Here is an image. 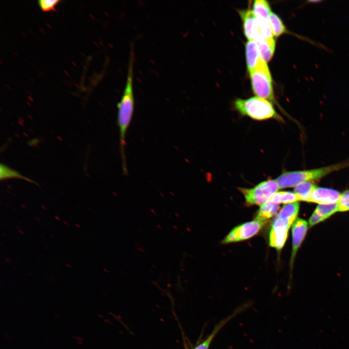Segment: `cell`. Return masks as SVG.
<instances>
[{"label":"cell","instance_id":"1","mask_svg":"<svg viewBox=\"0 0 349 349\" xmlns=\"http://www.w3.org/2000/svg\"><path fill=\"white\" fill-rule=\"evenodd\" d=\"M128 60L126 84L120 101L117 104V122L119 129L120 149L122 169L125 174H127L125 155L126 138L131 123L134 110V96L133 86L134 53L133 47Z\"/></svg>","mask_w":349,"mask_h":349},{"label":"cell","instance_id":"2","mask_svg":"<svg viewBox=\"0 0 349 349\" xmlns=\"http://www.w3.org/2000/svg\"><path fill=\"white\" fill-rule=\"evenodd\" d=\"M347 167H349V160L317 169L286 172L275 180L279 189L295 187L301 182L318 180L334 171Z\"/></svg>","mask_w":349,"mask_h":349},{"label":"cell","instance_id":"3","mask_svg":"<svg viewBox=\"0 0 349 349\" xmlns=\"http://www.w3.org/2000/svg\"><path fill=\"white\" fill-rule=\"evenodd\" d=\"M234 106L242 115L258 121L275 119L283 121V118L277 113L270 101L254 96L247 99H237Z\"/></svg>","mask_w":349,"mask_h":349},{"label":"cell","instance_id":"4","mask_svg":"<svg viewBox=\"0 0 349 349\" xmlns=\"http://www.w3.org/2000/svg\"><path fill=\"white\" fill-rule=\"evenodd\" d=\"M252 90L256 96L275 102L272 79L267 63L260 58L250 73Z\"/></svg>","mask_w":349,"mask_h":349},{"label":"cell","instance_id":"5","mask_svg":"<svg viewBox=\"0 0 349 349\" xmlns=\"http://www.w3.org/2000/svg\"><path fill=\"white\" fill-rule=\"evenodd\" d=\"M279 189L275 180L269 179L252 188H238L248 205L261 206L267 202Z\"/></svg>","mask_w":349,"mask_h":349},{"label":"cell","instance_id":"6","mask_svg":"<svg viewBox=\"0 0 349 349\" xmlns=\"http://www.w3.org/2000/svg\"><path fill=\"white\" fill-rule=\"evenodd\" d=\"M265 224V221L254 220L233 228L222 241L227 244L244 240L257 234Z\"/></svg>","mask_w":349,"mask_h":349},{"label":"cell","instance_id":"7","mask_svg":"<svg viewBox=\"0 0 349 349\" xmlns=\"http://www.w3.org/2000/svg\"><path fill=\"white\" fill-rule=\"evenodd\" d=\"M292 224L288 220L276 215L270 233V246L280 250L286 242L289 228Z\"/></svg>","mask_w":349,"mask_h":349},{"label":"cell","instance_id":"8","mask_svg":"<svg viewBox=\"0 0 349 349\" xmlns=\"http://www.w3.org/2000/svg\"><path fill=\"white\" fill-rule=\"evenodd\" d=\"M340 194L339 191L335 190L317 187L312 192L308 202L319 205L336 203L338 202Z\"/></svg>","mask_w":349,"mask_h":349},{"label":"cell","instance_id":"9","mask_svg":"<svg viewBox=\"0 0 349 349\" xmlns=\"http://www.w3.org/2000/svg\"><path fill=\"white\" fill-rule=\"evenodd\" d=\"M307 222L305 220L298 218L292 224V250L291 258V265L293 264V260L298 248L301 244L307 230Z\"/></svg>","mask_w":349,"mask_h":349},{"label":"cell","instance_id":"10","mask_svg":"<svg viewBox=\"0 0 349 349\" xmlns=\"http://www.w3.org/2000/svg\"><path fill=\"white\" fill-rule=\"evenodd\" d=\"M243 22L244 32L249 40L256 39L258 19L252 10L248 9L239 11Z\"/></svg>","mask_w":349,"mask_h":349},{"label":"cell","instance_id":"11","mask_svg":"<svg viewBox=\"0 0 349 349\" xmlns=\"http://www.w3.org/2000/svg\"><path fill=\"white\" fill-rule=\"evenodd\" d=\"M250 305L248 303H247L237 308L233 313L226 318L223 319L217 325H216L213 331L207 337V338H206L201 344L195 347L193 349H208L213 339L219 331L223 327V326L238 314L242 312L245 310L248 309Z\"/></svg>","mask_w":349,"mask_h":349},{"label":"cell","instance_id":"12","mask_svg":"<svg viewBox=\"0 0 349 349\" xmlns=\"http://www.w3.org/2000/svg\"><path fill=\"white\" fill-rule=\"evenodd\" d=\"M245 54L247 69L250 73L256 66L260 54L256 40H249L245 45Z\"/></svg>","mask_w":349,"mask_h":349},{"label":"cell","instance_id":"13","mask_svg":"<svg viewBox=\"0 0 349 349\" xmlns=\"http://www.w3.org/2000/svg\"><path fill=\"white\" fill-rule=\"evenodd\" d=\"M256 41L261 59L266 63L270 61L275 51V40L272 37L265 40H256Z\"/></svg>","mask_w":349,"mask_h":349},{"label":"cell","instance_id":"14","mask_svg":"<svg viewBox=\"0 0 349 349\" xmlns=\"http://www.w3.org/2000/svg\"><path fill=\"white\" fill-rule=\"evenodd\" d=\"M279 209V204L270 201H268L260 206L257 211L255 220L259 221H266L275 215Z\"/></svg>","mask_w":349,"mask_h":349},{"label":"cell","instance_id":"15","mask_svg":"<svg viewBox=\"0 0 349 349\" xmlns=\"http://www.w3.org/2000/svg\"><path fill=\"white\" fill-rule=\"evenodd\" d=\"M317 187L310 181L303 182L294 187V192L298 195L300 201L308 202L312 192Z\"/></svg>","mask_w":349,"mask_h":349},{"label":"cell","instance_id":"16","mask_svg":"<svg viewBox=\"0 0 349 349\" xmlns=\"http://www.w3.org/2000/svg\"><path fill=\"white\" fill-rule=\"evenodd\" d=\"M299 201H300L299 197L294 192L286 191H277L269 200V201L279 205L288 204Z\"/></svg>","mask_w":349,"mask_h":349},{"label":"cell","instance_id":"17","mask_svg":"<svg viewBox=\"0 0 349 349\" xmlns=\"http://www.w3.org/2000/svg\"><path fill=\"white\" fill-rule=\"evenodd\" d=\"M299 203L286 204L280 209L277 215L288 220L292 224L296 221L299 210Z\"/></svg>","mask_w":349,"mask_h":349},{"label":"cell","instance_id":"18","mask_svg":"<svg viewBox=\"0 0 349 349\" xmlns=\"http://www.w3.org/2000/svg\"><path fill=\"white\" fill-rule=\"evenodd\" d=\"M252 10L257 17L269 20L271 10L268 2L264 0H254L252 6Z\"/></svg>","mask_w":349,"mask_h":349},{"label":"cell","instance_id":"19","mask_svg":"<svg viewBox=\"0 0 349 349\" xmlns=\"http://www.w3.org/2000/svg\"><path fill=\"white\" fill-rule=\"evenodd\" d=\"M269 22L272 34L275 36L278 37L284 33H288L283 21L276 14L271 13L269 18Z\"/></svg>","mask_w":349,"mask_h":349},{"label":"cell","instance_id":"20","mask_svg":"<svg viewBox=\"0 0 349 349\" xmlns=\"http://www.w3.org/2000/svg\"><path fill=\"white\" fill-rule=\"evenodd\" d=\"M0 179L5 180L6 179L16 178L23 179L28 182L33 183L34 182L30 178L21 175L17 171L13 170L4 164H1L0 166Z\"/></svg>","mask_w":349,"mask_h":349},{"label":"cell","instance_id":"21","mask_svg":"<svg viewBox=\"0 0 349 349\" xmlns=\"http://www.w3.org/2000/svg\"><path fill=\"white\" fill-rule=\"evenodd\" d=\"M338 211L337 202L328 205H318L314 212L321 217L323 220Z\"/></svg>","mask_w":349,"mask_h":349},{"label":"cell","instance_id":"22","mask_svg":"<svg viewBox=\"0 0 349 349\" xmlns=\"http://www.w3.org/2000/svg\"><path fill=\"white\" fill-rule=\"evenodd\" d=\"M338 211H346L349 210V190L340 194L337 202Z\"/></svg>","mask_w":349,"mask_h":349},{"label":"cell","instance_id":"23","mask_svg":"<svg viewBox=\"0 0 349 349\" xmlns=\"http://www.w3.org/2000/svg\"><path fill=\"white\" fill-rule=\"evenodd\" d=\"M59 1V0H40L38 2L40 8L43 11H48L53 10Z\"/></svg>","mask_w":349,"mask_h":349},{"label":"cell","instance_id":"24","mask_svg":"<svg viewBox=\"0 0 349 349\" xmlns=\"http://www.w3.org/2000/svg\"><path fill=\"white\" fill-rule=\"evenodd\" d=\"M322 218L320 217L317 213L314 212L311 217L309 219V224L311 226L315 225L316 224L323 221Z\"/></svg>","mask_w":349,"mask_h":349},{"label":"cell","instance_id":"25","mask_svg":"<svg viewBox=\"0 0 349 349\" xmlns=\"http://www.w3.org/2000/svg\"><path fill=\"white\" fill-rule=\"evenodd\" d=\"M321 1H320V0H311V1L309 0V1H308V2H309L310 3H311H311H318Z\"/></svg>","mask_w":349,"mask_h":349}]
</instances>
